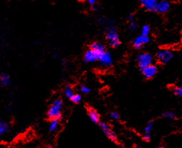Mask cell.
Here are the masks:
<instances>
[{
	"label": "cell",
	"mask_w": 182,
	"mask_h": 148,
	"mask_svg": "<svg viewBox=\"0 0 182 148\" xmlns=\"http://www.w3.org/2000/svg\"><path fill=\"white\" fill-rule=\"evenodd\" d=\"M62 101L60 99H56L51 105L47 112V116L49 118H60L61 116Z\"/></svg>",
	"instance_id": "cell-1"
},
{
	"label": "cell",
	"mask_w": 182,
	"mask_h": 148,
	"mask_svg": "<svg viewBox=\"0 0 182 148\" xmlns=\"http://www.w3.org/2000/svg\"><path fill=\"white\" fill-rule=\"evenodd\" d=\"M106 39L111 46L116 48L119 45L120 41L119 38V35L117 33V28L114 26L109 27L108 30H107Z\"/></svg>",
	"instance_id": "cell-2"
},
{
	"label": "cell",
	"mask_w": 182,
	"mask_h": 148,
	"mask_svg": "<svg viewBox=\"0 0 182 148\" xmlns=\"http://www.w3.org/2000/svg\"><path fill=\"white\" fill-rule=\"evenodd\" d=\"M157 59L160 62L163 64H166L174 58V54L173 53L171 50L168 49H160L157 52L156 54Z\"/></svg>",
	"instance_id": "cell-3"
},
{
	"label": "cell",
	"mask_w": 182,
	"mask_h": 148,
	"mask_svg": "<svg viewBox=\"0 0 182 148\" xmlns=\"http://www.w3.org/2000/svg\"><path fill=\"white\" fill-rule=\"evenodd\" d=\"M152 60H153L152 56L149 53L140 54L136 58V62H137V64L141 70L147 66L152 64Z\"/></svg>",
	"instance_id": "cell-4"
},
{
	"label": "cell",
	"mask_w": 182,
	"mask_h": 148,
	"mask_svg": "<svg viewBox=\"0 0 182 148\" xmlns=\"http://www.w3.org/2000/svg\"><path fill=\"white\" fill-rule=\"evenodd\" d=\"M99 127L102 131L108 136L109 140H111L112 142H116L117 141V135L111 129V127L106 122H98Z\"/></svg>",
	"instance_id": "cell-5"
},
{
	"label": "cell",
	"mask_w": 182,
	"mask_h": 148,
	"mask_svg": "<svg viewBox=\"0 0 182 148\" xmlns=\"http://www.w3.org/2000/svg\"><path fill=\"white\" fill-rule=\"evenodd\" d=\"M98 61L104 67H110L113 64V58L111 54L108 51H104L101 54Z\"/></svg>",
	"instance_id": "cell-6"
},
{
	"label": "cell",
	"mask_w": 182,
	"mask_h": 148,
	"mask_svg": "<svg viewBox=\"0 0 182 148\" xmlns=\"http://www.w3.org/2000/svg\"><path fill=\"white\" fill-rule=\"evenodd\" d=\"M101 54L93 49H89L84 54V61L86 63H93L98 60Z\"/></svg>",
	"instance_id": "cell-7"
},
{
	"label": "cell",
	"mask_w": 182,
	"mask_h": 148,
	"mask_svg": "<svg viewBox=\"0 0 182 148\" xmlns=\"http://www.w3.org/2000/svg\"><path fill=\"white\" fill-rule=\"evenodd\" d=\"M150 41V38L148 36H138L133 40V45L136 49H140L143 45L148 44Z\"/></svg>",
	"instance_id": "cell-8"
},
{
	"label": "cell",
	"mask_w": 182,
	"mask_h": 148,
	"mask_svg": "<svg viewBox=\"0 0 182 148\" xmlns=\"http://www.w3.org/2000/svg\"><path fill=\"white\" fill-rule=\"evenodd\" d=\"M142 72L143 76L145 78L151 79L156 74L157 72H158V68H157L156 66H155L152 64L147 66V67H145L144 69H142Z\"/></svg>",
	"instance_id": "cell-9"
},
{
	"label": "cell",
	"mask_w": 182,
	"mask_h": 148,
	"mask_svg": "<svg viewBox=\"0 0 182 148\" xmlns=\"http://www.w3.org/2000/svg\"><path fill=\"white\" fill-rule=\"evenodd\" d=\"M170 7V4L169 2L166 1V0H161L160 2H158L155 11H156L157 12L159 13H164L169 10Z\"/></svg>",
	"instance_id": "cell-10"
},
{
	"label": "cell",
	"mask_w": 182,
	"mask_h": 148,
	"mask_svg": "<svg viewBox=\"0 0 182 148\" xmlns=\"http://www.w3.org/2000/svg\"><path fill=\"white\" fill-rule=\"evenodd\" d=\"M140 2L143 7L148 11H155L158 3L157 0H140Z\"/></svg>",
	"instance_id": "cell-11"
},
{
	"label": "cell",
	"mask_w": 182,
	"mask_h": 148,
	"mask_svg": "<svg viewBox=\"0 0 182 148\" xmlns=\"http://www.w3.org/2000/svg\"><path fill=\"white\" fill-rule=\"evenodd\" d=\"M152 126H153V122H152V121H150V122H147V125L145 127L144 136H143V139H144L145 141H146V142H148V141L151 140Z\"/></svg>",
	"instance_id": "cell-12"
},
{
	"label": "cell",
	"mask_w": 182,
	"mask_h": 148,
	"mask_svg": "<svg viewBox=\"0 0 182 148\" xmlns=\"http://www.w3.org/2000/svg\"><path fill=\"white\" fill-rule=\"evenodd\" d=\"M90 49L94 50V51H97L98 53H99L100 54L106 51L105 45H103V44H101V43H99V42L93 43L90 45Z\"/></svg>",
	"instance_id": "cell-13"
},
{
	"label": "cell",
	"mask_w": 182,
	"mask_h": 148,
	"mask_svg": "<svg viewBox=\"0 0 182 148\" xmlns=\"http://www.w3.org/2000/svg\"><path fill=\"white\" fill-rule=\"evenodd\" d=\"M88 116L90 121L93 123H98L100 121V116L98 112L94 109L91 108L88 111Z\"/></svg>",
	"instance_id": "cell-14"
},
{
	"label": "cell",
	"mask_w": 182,
	"mask_h": 148,
	"mask_svg": "<svg viewBox=\"0 0 182 148\" xmlns=\"http://www.w3.org/2000/svg\"><path fill=\"white\" fill-rule=\"evenodd\" d=\"M11 83L10 77L7 74L3 73L0 75V85L2 86H8Z\"/></svg>",
	"instance_id": "cell-15"
},
{
	"label": "cell",
	"mask_w": 182,
	"mask_h": 148,
	"mask_svg": "<svg viewBox=\"0 0 182 148\" xmlns=\"http://www.w3.org/2000/svg\"><path fill=\"white\" fill-rule=\"evenodd\" d=\"M59 122H60V118H51L49 124V130L51 131H56L59 126Z\"/></svg>",
	"instance_id": "cell-16"
},
{
	"label": "cell",
	"mask_w": 182,
	"mask_h": 148,
	"mask_svg": "<svg viewBox=\"0 0 182 148\" xmlns=\"http://www.w3.org/2000/svg\"><path fill=\"white\" fill-rule=\"evenodd\" d=\"M8 124L4 121H0V140H1V136L2 134L6 133L8 131Z\"/></svg>",
	"instance_id": "cell-17"
},
{
	"label": "cell",
	"mask_w": 182,
	"mask_h": 148,
	"mask_svg": "<svg viewBox=\"0 0 182 148\" xmlns=\"http://www.w3.org/2000/svg\"><path fill=\"white\" fill-rule=\"evenodd\" d=\"M74 94V92L73 90H72V88L70 87L69 85H67L65 88V95L66 98H71L72 95Z\"/></svg>",
	"instance_id": "cell-18"
},
{
	"label": "cell",
	"mask_w": 182,
	"mask_h": 148,
	"mask_svg": "<svg viewBox=\"0 0 182 148\" xmlns=\"http://www.w3.org/2000/svg\"><path fill=\"white\" fill-rule=\"evenodd\" d=\"M151 31V27L148 25H144L141 30V35L142 36H148Z\"/></svg>",
	"instance_id": "cell-19"
},
{
	"label": "cell",
	"mask_w": 182,
	"mask_h": 148,
	"mask_svg": "<svg viewBox=\"0 0 182 148\" xmlns=\"http://www.w3.org/2000/svg\"><path fill=\"white\" fill-rule=\"evenodd\" d=\"M82 99V96L81 95L78 94V93H76V94H73V95L70 98V100H71L72 102H73L74 103H79V102H80Z\"/></svg>",
	"instance_id": "cell-20"
},
{
	"label": "cell",
	"mask_w": 182,
	"mask_h": 148,
	"mask_svg": "<svg viewBox=\"0 0 182 148\" xmlns=\"http://www.w3.org/2000/svg\"><path fill=\"white\" fill-rule=\"evenodd\" d=\"M163 117L168 118V119H174L176 117V115L171 111H165V112L163 113Z\"/></svg>",
	"instance_id": "cell-21"
},
{
	"label": "cell",
	"mask_w": 182,
	"mask_h": 148,
	"mask_svg": "<svg viewBox=\"0 0 182 148\" xmlns=\"http://www.w3.org/2000/svg\"><path fill=\"white\" fill-rule=\"evenodd\" d=\"M129 30L132 32H135L136 30H137V24H136V22H135V20H133V21L132 22H129Z\"/></svg>",
	"instance_id": "cell-22"
},
{
	"label": "cell",
	"mask_w": 182,
	"mask_h": 148,
	"mask_svg": "<svg viewBox=\"0 0 182 148\" xmlns=\"http://www.w3.org/2000/svg\"><path fill=\"white\" fill-rule=\"evenodd\" d=\"M79 90L83 93H85V94H88V93H89L90 92L91 89L88 87V86H86L85 85H83L80 86V88H79Z\"/></svg>",
	"instance_id": "cell-23"
},
{
	"label": "cell",
	"mask_w": 182,
	"mask_h": 148,
	"mask_svg": "<svg viewBox=\"0 0 182 148\" xmlns=\"http://www.w3.org/2000/svg\"><path fill=\"white\" fill-rule=\"evenodd\" d=\"M175 95L179 97H182V87H176L174 89Z\"/></svg>",
	"instance_id": "cell-24"
},
{
	"label": "cell",
	"mask_w": 182,
	"mask_h": 148,
	"mask_svg": "<svg viewBox=\"0 0 182 148\" xmlns=\"http://www.w3.org/2000/svg\"><path fill=\"white\" fill-rule=\"evenodd\" d=\"M110 117H111V118H112V119H113V120H117V119H119V115L117 112L112 111V112L110 113Z\"/></svg>",
	"instance_id": "cell-25"
},
{
	"label": "cell",
	"mask_w": 182,
	"mask_h": 148,
	"mask_svg": "<svg viewBox=\"0 0 182 148\" xmlns=\"http://www.w3.org/2000/svg\"><path fill=\"white\" fill-rule=\"evenodd\" d=\"M127 20H128L129 22H132L133 21V20H135V15H132V14H130L128 15V17H127Z\"/></svg>",
	"instance_id": "cell-26"
},
{
	"label": "cell",
	"mask_w": 182,
	"mask_h": 148,
	"mask_svg": "<svg viewBox=\"0 0 182 148\" xmlns=\"http://www.w3.org/2000/svg\"><path fill=\"white\" fill-rule=\"evenodd\" d=\"M96 1H97V0H88V3H89L90 4H91V5H93V4H95V2H96Z\"/></svg>",
	"instance_id": "cell-27"
},
{
	"label": "cell",
	"mask_w": 182,
	"mask_h": 148,
	"mask_svg": "<svg viewBox=\"0 0 182 148\" xmlns=\"http://www.w3.org/2000/svg\"><path fill=\"white\" fill-rule=\"evenodd\" d=\"M93 11H98L97 6H95V4H93Z\"/></svg>",
	"instance_id": "cell-28"
},
{
	"label": "cell",
	"mask_w": 182,
	"mask_h": 148,
	"mask_svg": "<svg viewBox=\"0 0 182 148\" xmlns=\"http://www.w3.org/2000/svg\"><path fill=\"white\" fill-rule=\"evenodd\" d=\"M181 1H182V0H181Z\"/></svg>",
	"instance_id": "cell-29"
}]
</instances>
